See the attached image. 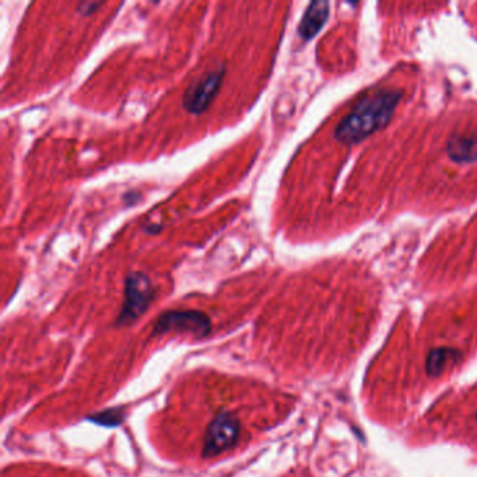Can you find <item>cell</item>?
<instances>
[{
    "label": "cell",
    "mask_w": 477,
    "mask_h": 477,
    "mask_svg": "<svg viewBox=\"0 0 477 477\" xmlns=\"http://www.w3.org/2000/svg\"><path fill=\"white\" fill-rule=\"evenodd\" d=\"M400 93L395 90H380L368 97L345 117L336 129V138L343 143H356L365 136L381 129L392 117Z\"/></svg>",
    "instance_id": "obj_1"
},
{
    "label": "cell",
    "mask_w": 477,
    "mask_h": 477,
    "mask_svg": "<svg viewBox=\"0 0 477 477\" xmlns=\"http://www.w3.org/2000/svg\"><path fill=\"white\" fill-rule=\"evenodd\" d=\"M101 6H102V3H99V2H82L77 5L76 12L84 17H88V16L94 14Z\"/></svg>",
    "instance_id": "obj_9"
},
{
    "label": "cell",
    "mask_w": 477,
    "mask_h": 477,
    "mask_svg": "<svg viewBox=\"0 0 477 477\" xmlns=\"http://www.w3.org/2000/svg\"><path fill=\"white\" fill-rule=\"evenodd\" d=\"M227 72L225 63L210 67L209 71L193 79L182 94V107L192 115L206 112L220 93Z\"/></svg>",
    "instance_id": "obj_3"
},
{
    "label": "cell",
    "mask_w": 477,
    "mask_h": 477,
    "mask_svg": "<svg viewBox=\"0 0 477 477\" xmlns=\"http://www.w3.org/2000/svg\"><path fill=\"white\" fill-rule=\"evenodd\" d=\"M212 332L210 318L197 310H171L162 313L151 330V336L169 333L191 334L195 339H203Z\"/></svg>",
    "instance_id": "obj_4"
},
{
    "label": "cell",
    "mask_w": 477,
    "mask_h": 477,
    "mask_svg": "<svg viewBox=\"0 0 477 477\" xmlns=\"http://www.w3.org/2000/svg\"><path fill=\"white\" fill-rule=\"evenodd\" d=\"M142 197V195L139 193V192H133V191H130V192H126L125 193V196H123V201L127 204V206H132V204H134V203H138V199H140Z\"/></svg>",
    "instance_id": "obj_10"
},
{
    "label": "cell",
    "mask_w": 477,
    "mask_h": 477,
    "mask_svg": "<svg viewBox=\"0 0 477 477\" xmlns=\"http://www.w3.org/2000/svg\"><path fill=\"white\" fill-rule=\"evenodd\" d=\"M328 3H311L298 25V36L306 41L315 37L317 32L321 29L325 20L328 19Z\"/></svg>",
    "instance_id": "obj_6"
},
{
    "label": "cell",
    "mask_w": 477,
    "mask_h": 477,
    "mask_svg": "<svg viewBox=\"0 0 477 477\" xmlns=\"http://www.w3.org/2000/svg\"><path fill=\"white\" fill-rule=\"evenodd\" d=\"M154 298L156 289L151 279L140 270L130 271L125 278L123 302L115 325H133L140 317L146 314Z\"/></svg>",
    "instance_id": "obj_2"
},
{
    "label": "cell",
    "mask_w": 477,
    "mask_h": 477,
    "mask_svg": "<svg viewBox=\"0 0 477 477\" xmlns=\"http://www.w3.org/2000/svg\"><path fill=\"white\" fill-rule=\"evenodd\" d=\"M450 156L458 162L477 161V134H462L452 139L448 147Z\"/></svg>",
    "instance_id": "obj_7"
},
{
    "label": "cell",
    "mask_w": 477,
    "mask_h": 477,
    "mask_svg": "<svg viewBox=\"0 0 477 477\" xmlns=\"http://www.w3.org/2000/svg\"><path fill=\"white\" fill-rule=\"evenodd\" d=\"M241 435V423L232 413L221 412L208 426L203 437L201 456L216 458L232 450Z\"/></svg>",
    "instance_id": "obj_5"
},
{
    "label": "cell",
    "mask_w": 477,
    "mask_h": 477,
    "mask_svg": "<svg viewBox=\"0 0 477 477\" xmlns=\"http://www.w3.org/2000/svg\"><path fill=\"white\" fill-rule=\"evenodd\" d=\"M126 417V411L125 407L118 406V407H110L106 408V411L102 412H97L91 416H88L87 419L91 423H95L98 426H104V427H118L125 421Z\"/></svg>",
    "instance_id": "obj_8"
}]
</instances>
